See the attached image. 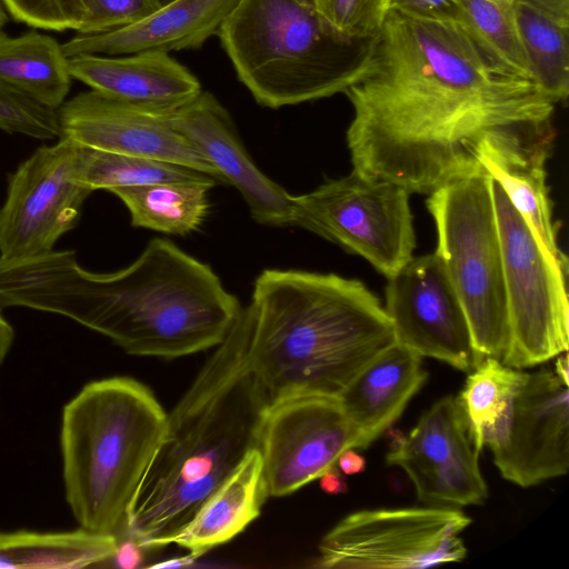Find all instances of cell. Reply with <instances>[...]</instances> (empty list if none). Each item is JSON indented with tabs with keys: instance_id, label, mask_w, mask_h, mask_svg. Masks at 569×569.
Instances as JSON below:
<instances>
[{
	"instance_id": "9",
	"label": "cell",
	"mask_w": 569,
	"mask_h": 569,
	"mask_svg": "<svg viewBox=\"0 0 569 569\" xmlns=\"http://www.w3.org/2000/svg\"><path fill=\"white\" fill-rule=\"evenodd\" d=\"M471 519L459 508L366 509L341 519L320 541L317 568L400 569L459 562Z\"/></svg>"
},
{
	"instance_id": "39",
	"label": "cell",
	"mask_w": 569,
	"mask_h": 569,
	"mask_svg": "<svg viewBox=\"0 0 569 569\" xmlns=\"http://www.w3.org/2000/svg\"><path fill=\"white\" fill-rule=\"evenodd\" d=\"M388 4V3H387Z\"/></svg>"
},
{
	"instance_id": "17",
	"label": "cell",
	"mask_w": 569,
	"mask_h": 569,
	"mask_svg": "<svg viewBox=\"0 0 569 569\" xmlns=\"http://www.w3.org/2000/svg\"><path fill=\"white\" fill-rule=\"evenodd\" d=\"M178 130L211 162L226 183L233 186L251 217L270 227H299L305 220L296 201L253 162L226 108L207 91L171 113Z\"/></svg>"
},
{
	"instance_id": "36",
	"label": "cell",
	"mask_w": 569,
	"mask_h": 569,
	"mask_svg": "<svg viewBox=\"0 0 569 569\" xmlns=\"http://www.w3.org/2000/svg\"><path fill=\"white\" fill-rule=\"evenodd\" d=\"M14 340V330L0 312V367Z\"/></svg>"
},
{
	"instance_id": "15",
	"label": "cell",
	"mask_w": 569,
	"mask_h": 569,
	"mask_svg": "<svg viewBox=\"0 0 569 569\" xmlns=\"http://www.w3.org/2000/svg\"><path fill=\"white\" fill-rule=\"evenodd\" d=\"M508 481L532 487L569 468V390L555 371L527 373L497 435L487 446Z\"/></svg>"
},
{
	"instance_id": "3",
	"label": "cell",
	"mask_w": 569,
	"mask_h": 569,
	"mask_svg": "<svg viewBox=\"0 0 569 569\" xmlns=\"http://www.w3.org/2000/svg\"><path fill=\"white\" fill-rule=\"evenodd\" d=\"M248 338V320L241 309L226 339L167 413L163 436L119 536L131 537L143 549L170 545L258 448L270 401L249 368Z\"/></svg>"
},
{
	"instance_id": "8",
	"label": "cell",
	"mask_w": 569,
	"mask_h": 569,
	"mask_svg": "<svg viewBox=\"0 0 569 569\" xmlns=\"http://www.w3.org/2000/svg\"><path fill=\"white\" fill-rule=\"evenodd\" d=\"M508 305L509 340L501 361L543 363L569 347L568 266L552 257L490 177Z\"/></svg>"
},
{
	"instance_id": "20",
	"label": "cell",
	"mask_w": 569,
	"mask_h": 569,
	"mask_svg": "<svg viewBox=\"0 0 569 569\" xmlns=\"http://www.w3.org/2000/svg\"><path fill=\"white\" fill-rule=\"evenodd\" d=\"M428 373L422 357L395 342L376 356L339 395L340 406L368 448L402 415Z\"/></svg>"
},
{
	"instance_id": "33",
	"label": "cell",
	"mask_w": 569,
	"mask_h": 569,
	"mask_svg": "<svg viewBox=\"0 0 569 569\" xmlns=\"http://www.w3.org/2000/svg\"><path fill=\"white\" fill-rule=\"evenodd\" d=\"M117 538V547L112 557L108 560L114 567L131 569L141 565L143 549L134 539L126 535Z\"/></svg>"
},
{
	"instance_id": "32",
	"label": "cell",
	"mask_w": 569,
	"mask_h": 569,
	"mask_svg": "<svg viewBox=\"0 0 569 569\" xmlns=\"http://www.w3.org/2000/svg\"><path fill=\"white\" fill-rule=\"evenodd\" d=\"M458 0H388L387 11L418 16H451Z\"/></svg>"
},
{
	"instance_id": "18",
	"label": "cell",
	"mask_w": 569,
	"mask_h": 569,
	"mask_svg": "<svg viewBox=\"0 0 569 569\" xmlns=\"http://www.w3.org/2000/svg\"><path fill=\"white\" fill-rule=\"evenodd\" d=\"M68 69L92 90L144 110L170 114L201 93L199 80L164 52L126 57L82 54Z\"/></svg>"
},
{
	"instance_id": "25",
	"label": "cell",
	"mask_w": 569,
	"mask_h": 569,
	"mask_svg": "<svg viewBox=\"0 0 569 569\" xmlns=\"http://www.w3.org/2000/svg\"><path fill=\"white\" fill-rule=\"evenodd\" d=\"M549 154L503 158L483 163L485 170L501 187L510 203L527 221L547 251L568 266L558 247V223L553 221L547 186L546 160Z\"/></svg>"
},
{
	"instance_id": "10",
	"label": "cell",
	"mask_w": 569,
	"mask_h": 569,
	"mask_svg": "<svg viewBox=\"0 0 569 569\" xmlns=\"http://www.w3.org/2000/svg\"><path fill=\"white\" fill-rule=\"evenodd\" d=\"M409 196L396 183L352 170L296 201L306 230L362 257L388 279L413 257Z\"/></svg>"
},
{
	"instance_id": "4",
	"label": "cell",
	"mask_w": 569,
	"mask_h": 569,
	"mask_svg": "<svg viewBox=\"0 0 569 569\" xmlns=\"http://www.w3.org/2000/svg\"><path fill=\"white\" fill-rule=\"evenodd\" d=\"M248 365L271 402L293 396L338 398L396 342L379 299L335 273L266 269L242 307Z\"/></svg>"
},
{
	"instance_id": "19",
	"label": "cell",
	"mask_w": 569,
	"mask_h": 569,
	"mask_svg": "<svg viewBox=\"0 0 569 569\" xmlns=\"http://www.w3.org/2000/svg\"><path fill=\"white\" fill-rule=\"evenodd\" d=\"M239 0H170L142 20L109 32L77 34L62 44L67 58L120 56L201 47L217 34Z\"/></svg>"
},
{
	"instance_id": "1",
	"label": "cell",
	"mask_w": 569,
	"mask_h": 569,
	"mask_svg": "<svg viewBox=\"0 0 569 569\" xmlns=\"http://www.w3.org/2000/svg\"><path fill=\"white\" fill-rule=\"evenodd\" d=\"M366 41L342 89L353 170L429 196L483 160L550 152L555 100L456 17L388 10Z\"/></svg>"
},
{
	"instance_id": "23",
	"label": "cell",
	"mask_w": 569,
	"mask_h": 569,
	"mask_svg": "<svg viewBox=\"0 0 569 569\" xmlns=\"http://www.w3.org/2000/svg\"><path fill=\"white\" fill-rule=\"evenodd\" d=\"M117 538L82 528L66 532L0 531V569H77L107 563Z\"/></svg>"
},
{
	"instance_id": "16",
	"label": "cell",
	"mask_w": 569,
	"mask_h": 569,
	"mask_svg": "<svg viewBox=\"0 0 569 569\" xmlns=\"http://www.w3.org/2000/svg\"><path fill=\"white\" fill-rule=\"evenodd\" d=\"M57 116L60 137L78 144L184 166L224 182L178 130L171 113L144 110L91 89L66 100Z\"/></svg>"
},
{
	"instance_id": "22",
	"label": "cell",
	"mask_w": 569,
	"mask_h": 569,
	"mask_svg": "<svg viewBox=\"0 0 569 569\" xmlns=\"http://www.w3.org/2000/svg\"><path fill=\"white\" fill-rule=\"evenodd\" d=\"M68 58L54 38L30 30L11 37L0 29V81L58 110L71 87Z\"/></svg>"
},
{
	"instance_id": "38",
	"label": "cell",
	"mask_w": 569,
	"mask_h": 569,
	"mask_svg": "<svg viewBox=\"0 0 569 569\" xmlns=\"http://www.w3.org/2000/svg\"><path fill=\"white\" fill-rule=\"evenodd\" d=\"M161 1L164 3V2H168V1H170V0H161Z\"/></svg>"
},
{
	"instance_id": "27",
	"label": "cell",
	"mask_w": 569,
	"mask_h": 569,
	"mask_svg": "<svg viewBox=\"0 0 569 569\" xmlns=\"http://www.w3.org/2000/svg\"><path fill=\"white\" fill-rule=\"evenodd\" d=\"M80 180L92 191L167 181H216L198 170L166 161L102 151L80 144Z\"/></svg>"
},
{
	"instance_id": "28",
	"label": "cell",
	"mask_w": 569,
	"mask_h": 569,
	"mask_svg": "<svg viewBox=\"0 0 569 569\" xmlns=\"http://www.w3.org/2000/svg\"><path fill=\"white\" fill-rule=\"evenodd\" d=\"M325 21L345 41L368 40L380 28L388 0H313Z\"/></svg>"
},
{
	"instance_id": "31",
	"label": "cell",
	"mask_w": 569,
	"mask_h": 569,
	"mask_svg": "<svg viewBox=\"0 0 569 569\" xmlns=\"http://www.w3.org/2000/svg\"><path fill=\"white\" fill-rule=\"evenodd\" d=\"M0 3L16 21L43 30H77L82 16L81 0H0Z\"/></svg>"
},
{
	"instance_id": "2",
	"label": "cell",
	"mask_w": 569,
	"mask_h": 569,
	"mask_svg": "<svg viewBox=\"0 0 569 569\" xmlns=\"http://www.w3.org/2000/svg\"><path fill=\"white\" fill-rule=\"evenodd\" d=\"M70 318L127 353L174 359L219 346L242 309L210 266L154 238L130 266L83 269L72 250L0 259V309Z\"/></svg>"
},
{
	"instance_id": "37",
	"label": "cell",
	"mask_w": 569,
	"mask_h": 569,
	"mask_svg": "<svg viewBox=\"0 0 569 569\" xmlns=\"http://www.w3.org/2000/svg\"><path fill=\"white\" fill-rule=\"evenodd\" d=\"M568 366H569V363H568L567 355H563V356L559 355L558 359H557V362H556L555 372L567 385L569 382V378H568L569 369H568Z\"/></svg>"
},
{
	"instance_id": "5",
	"label": "cell",
	"mask_w": 569,
	"mask_h": 569,
	"mask_svg": "<svg viewBox=\"0 0 569 569\" xmlns=\"http://www.w3.org/2000/svg\"><path fill=\"white\" fill-rule=\"evenodd\" d=\"M167 412L128 377L87 383L63 408L60 445L67 502L90 532L118 537L163 436Z\"/></svg>"
},
{
	"instance_id": "13",
	"label": "cell",
	"mask_w": 569,
	"mask_h": 569,
	"mask_svg": "<svg viewBox=\"0 0 569 569\" xmlns=\"http://www.w3.org/2000/svg\"><path fill=\"white\" fill-rule=\"evenodd\" d=\"M385 310L396 342L470 372L481 361L469 322L437 252L412 257L388 278Z\"/></svg>"
},
{
	"instance_id": "11",
	"label": "cell",
	"mask_w": 569,
	"mask_h": 569,
	"mask_svg": "<svg viewBox=\"0 0 569 569\" xmlns=\"http://www.w3.org/2000/svg\"><path fill=\"white\" fill-rule=\"evenodd\" d=\"M79 148L60 137L54 144L38 148L9 176L0 207V259L48 253L77 224L93 192L79 178Z\"/></svg>"
},
{
	"instance_id": "7",
	"label": "cell",
	"mask_w": 569,
	"mask_h": 569,
	"mask_svg": "<svg viewBox=\"0 0 569 569\" xmlns=\"http://www.w3.org/2000/svg\"><path fill=\"white\" fill-rule=\"evenodd\" d=\"M427 208L437 232V253L465 309L476 351L502 358L509 340L501 243L490 187L480 173L429 194Z\"/></svg>"
},
{
	"instance_id": "24",
	"label": "cell",
	"mask_w": 569,
	"mask_h": 569,
	"mask_svg": "<svg viewBox=\"0 0 569 569\" xmlns=\"http://www.w3.org/2000/svg\"><path fill=\"white\" fill-rule=\"evenodd\" d=\"M216 181H167L114 188L110 192L127 207L131 224L170 234H188L207 217L208 192Z\"/></svg>"
},
{
	"instance_id": "21",
	"label": "cell",
	"mask_w": 569,
	"mask_h": 569,
	"mask_svg": "<svg viewBox=\"0 0 569 569\" xmlns=\"http://www.w3.org/2000/svg\"><path fill=\"white\" fill-rule=\"evenodd\" d=\"M267 498L257 448L202 503L194 517L170 540V545H178L198 558L243 531L260 515Z\"/></svg>"
},
{
	"instance_id": "12",
	"label": "cell",
	"mask_w": 569,
	"mask_h": 569,
	"mask_svg": "<svg viewBox=\"0 0 569 569\" xmlns=\"http://www.w3.org/2000/svg\"><path fill=\"white\" fill-rule=\"evenodd\" d=\"M350 448L360 450V438L338 398L293 396L271 402L258 446L268 497L290 495L318 479Z\"/></svg>"
},
{
	"instance_id": "35",
	"label": "cell",
	"mask_w": 569,
	"mask_h": 569,
	"mask_svg": "<svg viewBox=\"0 0 569 569\" xmlns=\"http://www.w3.org/2000/svg\"><path fill=\"white\" fill-rule=\"evenodd\" d=\"M337 466L343 475H357L365 471L366 459L359 455L356 449L350 448L339 456Z\"/></svg>"
},
{
	"instance_id": "6",
	"label": "cell",
	"mask_w": 569,
	"mask_h": 569,
	"mask_svg": "<svg viewBox=\"0 0 569 569\" xmlns=\"http://www.w3.org/2000/svg\"><path fill=\"white\" fill-rule=\"evenodd\" d=\"M217 34L238 79L271 109L341 92L360 50L313 0H239Z\"/></svg>"
},
{
	"instance_id": "14",
	"label": "cell",
	"mask_w": 569,
	"mask_h": 569,
	"mask_svg": "<svg viewBox=\"0 0 569 569\" xmlns=\"http://www.w3.org/2000/svg\"><path fill=\"white\" fill-rule=\"evenodd\" d=\"M479 455L458 398L447 396L399 439L386 460L407 473L420 502L460 508L482 505L488 498Z\"/></svg>"
},
{
	"instance_id": "26",
	"label": "cell",
	"mask_w": 569,
	"mask_h": 569,
	"mask_svg": "<svg viewBox=\"0 0 569 569\" xmlns=\"http://www.w3.org/2000/svg\"><path fill=\"white\" fill-rule=\"evenodd\" d=\"M468 373L457 398L473 446L481 453L505 421L527 372L507 366L500 359L486 357Z\"/></svg>"
},
{
	"instance_id": "30",
	"label": "cell",
	"mask_w": 569,
	"mask_h": 569,
	"mask_svg": "<svg viewBox=\"0 0 569 569\" xmlns=\"http://www.w3.org/2000/svg\"><path fill=\"white\" fill-rule=\"evenodd\" d=\"M78 34H97L136 23L158 10L161 0H81Z\"/></svg>"
},
{
	"instance_id": "29",
	"label": "cell",
	"mask_w": 569,
	"mask_h": 569,
	"mask_svg": "<svg viewBox=\"0 0 569 569\" xmlns=\"http://www.w3.org/2000/svg\"><path fill=\"white\" fill-rule=\"evenodd\" d=\"M0 129L39 140L60 138L57 110L0 81Z\"/></svg>"
},
{
	"instance_id": "34",
	"label": "cell",
	"mask_w": 569,
	"mask_h": 569,
	"mask_svg": "<svg viewBox=\"0 0 569 569\" xmlns=\"http://www.w3.org/2000/svg\"><path fill=\"white\" fill-rule=\"evenodd\" d=\"M318 479H320V488L329 495L346 493L348 491V483L345 479L343 472L337 465L330 467Z\"/></svg>"
}]
</instances>
